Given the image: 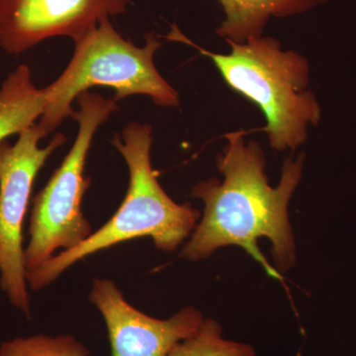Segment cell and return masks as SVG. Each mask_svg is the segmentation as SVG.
<instances>
[{"label":"cell","mask_w":356,"mask_h":356,"mask_svg":"<svg viewBox=\"0 0 356 356\" xmlns=\"http://www.w3.org/2000/svg\"><path fill=\"white\" fill-rule=\"evenodd\" d=\"M247 131L224 136L226 145L217 156V168L224 180L210 178L192 188L191 196L204 202L202 220L181 257L196 261L207 259L218 248L236 245L247 250L267 273L278 276L257 248V240L268 238L281 271L296 261L288 206L304 170V154L285 159L280 184L270 186L266 175V158L255 140L245 142Z\"/></svg>","instance_id":"6da1fadb"},{"label":"cell","mask_w":356,"mask_h":356,"mask_svg":"<svg viewBox=\"0 0 356 356\" xmlns=\"http://www.w3.org/2000/svg\"><path fill=\"white\" fill-rule=\"evenodd\" d=\"M165 38L188 44L209 58L227 86L261 109L266 126L255 131L266 133L275 151H296L306 142L308 128L320 123L322 109L310 88L309 60L298 51H283L277 39L227 41L231 51L218 54L187 38L177 24Z\"/></svg>","instance_id":"7a4b0ae2"},{"label":"cell","mask_w":356,"mask_h":356,"mask_svg":"<svg viewBox=\"0 0 356 356\" xmlns=\"http://www.w3.org/2000/svg\"><path fill=\"white\" fill-rule=\"evenodd\" d=\"M111 144L125 159L130 172L123 202L113 217L81 245L56 254L27 273L28 287L33 291L49 286L69 267L89 255L135 238L149 236L156 248L172 252L196 226L199 211L191 203L175 202L159 184L158 172L152 166L151 125L132 122L122 135L115 134Z\"/></svg>","instance_id":"3957f363"},{"label":"cell","mask_w":356,"mask_h":356,"mask_svg":"<svg viewBox=\"0 0 356 356\" xmlns=\"http://www.w3.org/2000/svg\"><path fill=\"white\" fill-rule=\"evenodd\" d=\"M74 44L67 67L44 88L47 104L38 125L46 137L72 116L77 96L95 86L113 88L115 102L146 95L158 106H179V95L154 65L161 42L154 33L146 35L144 47H138L124 39L107 18Z\"/></svg>","instance_id":"277c9868"},{"label":"cell","mask_w":356,"mask_h":356,"mask_svg":"<svg viewBox=\"0 0 356 356\" xmlns=\"http://www.w3.org/2000/svg\"><path fill=\"white\" fill-rule=\"evenodd\" d=\"M76 100L79 109L72 114L79 124L74 145L46 186L33 198L29 243L24 252L27 273L50 261L57 250H72L93 233L81 210L90 185V179L83 175L84 168L96 131L118 106L114 99L89 90Z\"/></svg>","instance_id":"5b68a950"},{"label":"cell","mask_w":356,"mask_h":356,"mask_svg":"<svg viewBox=\"0 0 356 356\" xmlns=\"http://www.w3.org/2000/svg\"><path fill=\"white\" fill-rule=\"evenodd\" d=\"M46 138L38 124L19 134L14 145L0 144V287L14 307L30 318L23 224L35 178L51 154L65 144L57 134L48 146L39 147Z\"/></svg>","instance_id":"8992f818"},{"label":"cell","mask_w":356,"mask_h":356,"mask_svg":"<svg viewBox=\"0 0 356 356\" xmlns=\"http://www.w3.org/2000/svg\"><path fill=\"white\" fill-rule=\"evenodd\" d=\"M130 0H0V47L18 56L53 37L74 42L100 21L125 13Z\"/></svg>","instance_id":"52a82bcc"},{"label":"cell","mask_w":356,"mask_h":356,"mask_svg":"<svg viewBox=\"0 0 356 356\" xmlns=\"http://www.w3.org/2000/svg\"><path fill=\"white\" fill-rule=\"evenodd\" d=\"M89 300L108 331L110 356H168L175 344L193 336L204 322L193 307L159 320L130 305L113 281L95 278Z\"/></svg>","instance_id":"ba28073f"},{"label":"cell","mask_w":356,"mask_h":356,"mask_svg":"<svg viewBox=\"0 0 356 356\" xmlns=\"http://www.w3.org/2000/svg\"><path fill=\"white\" fill-rule=\"evenodd\" d=\"M225 19L216 34L227 41L243 44L264 35L271 17L283 18L305 13L329 0H218Z\"/></svg>","instance_id":"9c48e42d"},{"label":"cell","mask_w":356,"mask_h":356,"mask_svg":"<svg viewBox=\"0 0 356 356\" xmlns=\"http://www.w3.org/2000/svg\"><path fill=\"white\" fill-rule=\"evenodd\" d=\"M46 104L44 88L34 86L27 65H19L9 74L0 88V144L34 125Z\"/></svg>","instance_id":"30bf717a"},{"label":"cell","mask_w":356,"mask_h":356,"mask_svg":"<svg viewBox=\"0 0 356 356\" xmlns=\"http://www.w3.org/2000/svg\"><path fill=\"white\" fill-rule=\"evenodd\" d=\"M168 356H255V353L250 344L225 339L221 325L207 318L196 334L175 344Z\"/></svg>","instance_id":"8fae6325"},{"label":"cell","mask_w":356,"mask_h":356,"mask_svg":"<svg viewBox=\"0 0 356 356\" xmlns=\"http://www.w3.org/2000/svg\"><path fill=\"white\" fill-rule=\"evenodd\" d=\"M90 351L72 334H35L0 344V356H89Z\"/></svg>","instance_id":"7c38bea8"}]
</instances>
